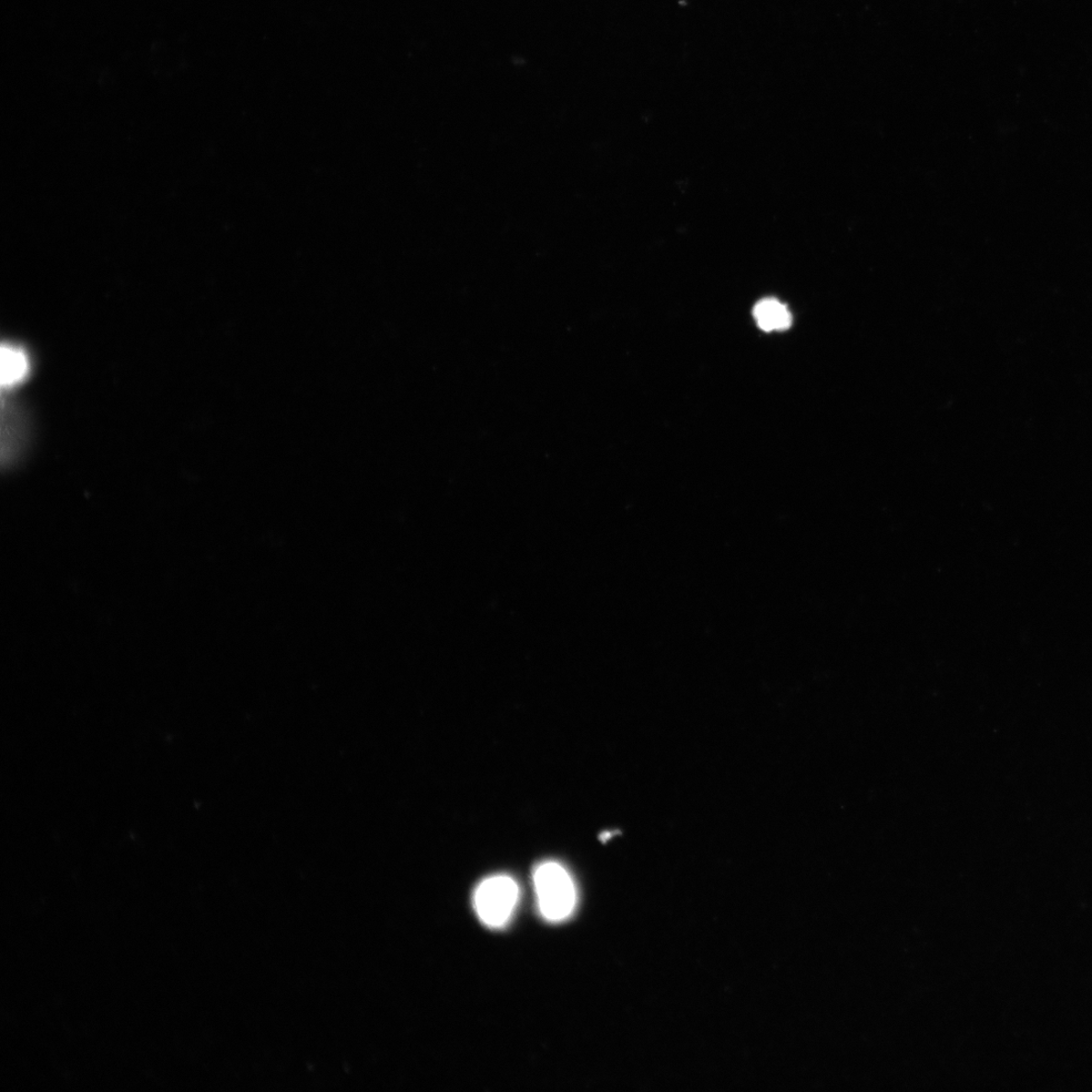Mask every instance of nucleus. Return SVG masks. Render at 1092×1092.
Here are the masks:
<instances>
[{"label":"nucleus","instance_id":"3","mask_svg":"<svg viewBox=\"0 0 1092 1092\" xmlns=\"http://www.w3.org/2000/svg\"><path fill=\"white\" fill-rule=\"evenodd\" d=\"M753 313L759 328L765 332L787 330L792 324L788 308L775 299L760 301L754 305Z\"/></svg>","mask_w":1092,"mask_h":1092},{"label":"nucleus","instance_id":"2","mask_svg":"<svg viewBox=\"0 0 1092 1092\" xmlns=\"http://www.w3.org/2000/svg\"><path fill=\"white\" fill-rule=\"evenodd\" d=\"M519 901V887L512 877L487 878L474 893L475 911L488 927L502 928L513 916Z\"/></svg>","mask_w":1092,"mask_h":1092},{"label":"nucleus","instance_id":"1","mask_svg":"<svg viewBox=\"0 0 1092 1092\" xmlns=\"http://www.w3.org/2000/svg\"><path fill=\"white\" fill-rule=\"evenodd\" d=\"M540 914L547 922L560 923L574 914L578 902L576 885L563 866L539 865L534 875Z\"/></svg>","mask_w":1092,"mask_h":1092},{"label":"nucleus","instance_id":"4","mask_svg":"<svg viewBox=\"0 0 1092 1092\" xmlns=\"http://www.w3.org/2000/svg\"><path fill=\"white\" fill-rule=\"evenodd\" d=\"M0 362V381L3 386H14L22 382L29 372L27 355L16 346L3 345Z\"/></svg>","mask_w":1092,"mask_h":1092}]
</instances>
